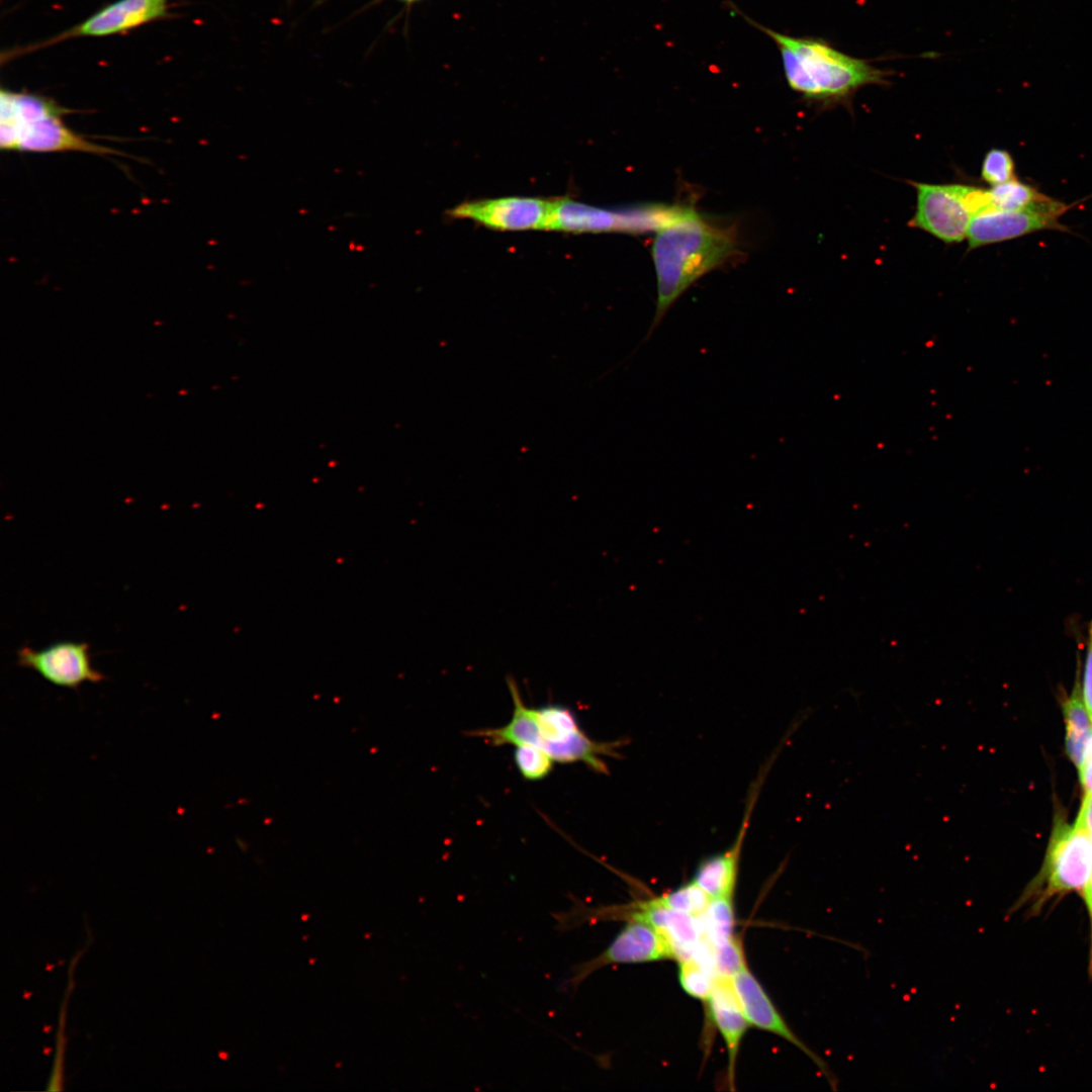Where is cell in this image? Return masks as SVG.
I'll return each mask as SVG.
<instances>
[{
  "label": "cell",
  "mask_w": 1092,
  "mask_h": 1092,
  "mask_svg": "<svg viewBox=\"0 0 1092 1092\" xmlns=\"http://www.w3.org/2000/svg\"><path fill=\"white\" fill-rule=\"evenodd\" d=\"M737 251L734 228L721 225L692 207L658 230L652 246L656 309L646 339L693 283L724 265Z\"/></svg>",
  "instance_id": "obj_1"
},
{
  "label": "cell",
  "mask_w": 1092,
  "mask_h": 1092,
  "mask_svg": "<svg viewBox=\"0 0 1092 1092\" xmlns=\"http://www.w3.org/2000/svg\"><path fill=\"white\" fill-rule=\"evenodd\" d=\"M749 22L777 44L787 83L810 102L824 107L849 104L859 89L888 84L889 71L849 56L824 39L793 36Z\"/></svg>",
  "instance_id": "obj_2"
},
{
  "label": "cell",
  "mask_w": 1092,
  "mask_h": 1092,
  "mask_svg": "<svg viewBox=\"0 0 1092 1092\" xmlns=\"http://www.w3.org/2000/svg\"><path fill=\"white\" fill-rule=\"evenodd\" d=\"M507 684L514 706L510 721L500 727L469 731L468 735L483 738L494 746L533 745L549 754L555 762H582L599 774H607L608 766L603 758L617 756L616 748L621 742H599L589 738L568 707L560 704L529 707L514 678H508Z\"/></svg>",
  "instance_id": "obj_3"
},
{
  "label": "cell",
  "mask_w": 1092,
  "mask_h": 1092,
  "mask_svg": "<svg viewBox=\"0 0 1092 1092\" xmlns=\"http://www.w3.org/2000/svg\"><path fill=\"white\" fill-rule=\"evenodd\" d=\"M0 104L2 150L120 155L114 149L93 143L68 127L63 119L66 109L48 98L2 90Z\"/></svg>",
  "instance_id": "obj_4"
},
{
  "label": "cell",
  "mask_w": 1092,
  "mask_h": 1092,
  "mask_svg": "<svg viewBox=\"0 0 1092 1092\" xmlns=\"http://www.w3.org/2000/svg\"><path fill=\"white\" fill-rule=\"evenodd\" d=\"M1092 872V836L1059 813L1037 874L1026 885L1007 916L1023 911L1039 915L1043 908L1068 894L1079 892Z\"/></svg>",
  "instance_id": "obj_5"
},
{
  "label": "cell",
  "mask_w": 1092,
  "mask_h": 1092,
  "mask_svg": "<svg viewBox=\"0 0 1092 1092\" xmlns=\"http://www.w3.org/2000/svg\"><path fill=\"white\" fill-rule=\"evenodd\" d=\"M915 212L909 221L946 244L967 239L973 217L992 208L989 190L963 184L912 182Z\"/></svg>",
  "instance_id": "obj_6"
},
{
  "label": "cell",
  "mask_w": 1092,
  "mask_h": 1092,
  "mask_svg": "<svg viewBox=\"0 0 1092 1092\" xmlns=\"http://www.w3.org/2000/svg\"><path fill=\"white\" fill-rule=\"evenodd\" d=\"M687 208L681 205L644 204L611 209L564 197L552 200L546 230L575 234L657 232L675 220Z\"/></svg>",
  "instance_id": "obj_7"
},
{
  "label": "cell",
  "mask_w": 1092,
  "mask_h": 1092,
  "mask_svg": "<svg viewBox=\"0 0 1092 1092\" xmlns=\"http://www.w3.org/2000/svg\"><path fill=\"white\" fill-rule=\"evenodd\" d=\"M1067 209L1063 202L1044 196L1019 210L989 209L981 212L970 223L968 250L1041 230L1067 231L1059 221Z\"/></svg>",
  "instance_id": "obj_8"
},
{
  "label": "cell",
  "mask_w": 1092,
  "mask_h": 1092,
  "mask_svg": "<svg viewBox=\"0 0 1092 1092\" xmlns=\"http://www.w3.org/2000/svg\"><path fill=\"white\" fill-rule=\"evenodd\" d=\"M670 959H675L673 948L653 926L630 919L600 956L572 968L568 984L575 990L590 974L609 965Z\"/></svg>",
  "instance_id": "obj_9"
},
{
  "label": "cell",
  "mask_w": 1092,
  "mask_h": 1092,
  "mask_svg": "<svg viewBox=\"0 0 1092 1092\" xmlns=\"http://www.w3.org/2000/svg\"><path fill=\"white\" fill-rule=\"evenodd\" d=\"M85 642L60 641L40 650L23 646L17 650V664L36 671L49 682L77 689L83 682H100L104 675L95 669Z\"/></svg>",
  "instance_id": "obj_10"
},
{
  "label": "cell",
  "mask_w": 1092,
  "mask_h": 1092,
  "mask_svg": "<svg viewBox=\"0 0 1092 1092\" xmlns=\"http://www.w3.org/2000/svg\"><path fill=\"white\" fill-rule=\"evenodd\" d=\"M551 203L539 197L510 196L462 202L448 213L499 231L546 230Z\"/></svg>",
  "instance_id": "obj_11"
},
{
  "label": "cell",
  "mask_w": 1092,
  "mask_h": 1092,
  "mask_svg": "<svg viewBox=\"0 0 1092 1092\" xmlns=\"http://www.w3.org/2000/svg\"><path fill=\"white\" fill-rule=\"evenodd\" d=\"M731 981L749 1025L774 1033L797 1046L819 1068L830 1087L837 1090L838 1080L827 1063L791 1029L748 968L735 975Z\"/></svg>",
  "instance_id": "obj_12"
},
{
  "label": "cell",
  "mask_w": 1092,
  "mask_h": 1092,
  "mask_svg": "<svg viewBox=\"0 0 1092 1092\" xmlns=\"http://www.w3.org/2000/svg\"><path fill=\"white\" fill-rule=\"evenodd\" d=\"M170 0H117L91 15L67 33L71 36H106L163 17Z\"/></svg>",
  "instance_id": "obj_13"
},
{
  "label": "cell",
  "mask_w": 1092,
  "mask_h": 1092,
  "mask_svg": "<svg viewBox=\"0 0 1092 1092\" xmlns=\"http://www.w3.org/2000/svg\"><path fill=\"white\" fill-rule=\"evenodd\" d=\"M630 919H638L653 926L671 945L675 959H692L703 942L698 916L654 904L643 902Z\"/></svg>",
  "instance_id": "obj_14"
},
{
  "label": "cell",
  "mask_w": 1092,
  "mask_h": 1092,
  "mask_svg": "<svg viewBox=\"0 0 1092 1092\" xmlns=\"http://www.w3.org/2000/svg\"><path fill=\"white\" fill-rule=\"evenodd\" d=\"M711 1018L722 1035L728 1053L730 1084L741 1040L749 1026L731 980L717 978L707 1000Z\"/></svg>",
  "instance_id": "obj_15"
},
{
  "label": "cell",
  "mask_w": 1092,
  "mask_h": 1092,
  "mask_svg": "<svg viewBox=\"0 0 1092 1092\" xmlns=\"http://www.w3.org/2000/svg\"><path fill=\"white\" fill-rule=\"evenodd\" d=\"M751 809L749 807L746 811L744 823L734 844L724 852L705 858L696 869L692 881L712 899L733 898L734 896L738 862Z\"/></svg>",
  "instance_id": "obj_16"
},
{
  "label": "cell",
  "mask_w": 1092,
  "mask_h": 1092,
  "mask_svg": "<svg viewBox=\"0 0 1092 1092\" xmlns=\"http://www.w3.org/2000/svg\"><path fill=\"white\" fill-rule=\"evenodd\" d=\"M1062 711L1066 728V752L1078 769L1092 736V720L1082 698L1079 677L1076 678L1070 695L1063 701Z\"/></svg>",
  "instance_id": "obj_17"
},
{
  "label": "cell",
  "mask_w": 1092,
  "mask_h": 1092,
  "mask_svg": "<svg viewBox=\"0 0 1092 1092\" xmlns=\"http://www.w3.org/2000/svg\"><path fill=\"white\" fill-rule=\"evenodd\" d=\"M698 920L703 940L712 947L725 942L734 935L733 898L712 899Z\"/></svg>",
  "instance_id": "obj_18"
},
{
  "label": "cell",
  "mask_w": 1092,
  "mask_h": 1092,
  "mask_svg": "<svg viewBox=\"0 0 1092 1092\" xmlns=\"http://www.w3.org/2000/svg\"><path fill=\"white\" fill-rule=\"evenodd\" d=\"M992 209L1019 210L1043 198L1035 188L1013 179L989 189Z\"/></svg>",
  "instance_id": "obj_19"
},
{
  "label": "cell",
  "mask_w": 1092,
  "mask_h": 1092,
  "mask_svg": "<svg viewBox=\"0 0 1092 1092\" xmlns=\"http://www.w3.org/2000/svg\"><path fill=\"white\" fill-rule=\"evenodd\" d=\"M712 898L691 881L680 887L651 899L656 905L681 911L694 916H700L709 906Z\"/></svg>",
  "instance_id": "obj_20"
},
{
  "label": "cell",
  "mask_w": 1092,
  "mask_h": 1092,
  "mask_svg": "<svg viewBox=\"0 0 1092 1092\" xmlns=\"http://www.w3.org/2000/svg\"><path fill=\"white\" fill-rule=\"evenodd\" d=\"M715 973L695 959L678 961V982L684 991L699 1000L709 999L716 982Z\"/></svg>",
  "instance_id": "obj_21"
},
{
  "label": "cell",
  "mask_w": 1092,
  "mask_h": 1092,
  "mask_svg": "<svg viewBox=\"0 0 1092 1092\" xmlns=\"http://www.w3.org/2000/svg\"><path fill=\"white\" fill-rule=\"evenodd\" d=\"M514 759L519 772L528 781H540L546 778L555 762L541 748L528 744L516 746Z\"/></svg>",
  "instance_id": "obj_22"
},
{
  "label": "cell",
  "mask_w": 1092,
  "mask_h": 1092,
  "mask_svg": "<svg viewBox=\"0 0 1092 1092\" xmlns=\"http://www.w3.org/2000/svg\"><path fill=\"white\" fill-rule=\"evenodd\" d=\"M713 965L716 978L727 980L747 968L743 946L735 935L713 947Z\"/></svg>",
  "instance_id": "obj_23"
},
{
  "label": "cell",
  "mask_w": 1092,
  "mask_h": 1092,
  "mask_svg": "<svg viewBox=\"0 0 1092 1092\" xmlns=\"http://www.w3.org/2000/svg\"><path fill=\"white\" fill-rule=\"evenodd\" d=\"M981 178L991 186L999 185L1015 177V166L1011 155L1001 149H991L983 159Z\"/></svg>",
  "instance_id": "obj_24"
},
{
  "label": "cell",
  "mask_w": 1092,
  "mask_h": 1092,
  "mask_svg": "<svg viewBox=\"0 0 1092 1092\" xmlns=\"http://www.w3.org/2000/svg\"><path fill=\"white\" fill-rule=\"evenodd\" d=\"M1081 693L1086 709L1092 720V621L1088 627Z\"/></svg>",
  "instance_id": "obj_25"
},
{
  "label": "cell",
  "mask_w": 1092,
  "mask_h": 1092,
  "mask_svg": "<svg viewBox=\"0 0 1092 1092\" xmlns=\"http://www.w3.org/2000/svg\"><path fill=\"white\" fill-rule=\"evenodd\" d=\"M1080 894L1086 909L1089 923V950L1087 972L1089 978L1092 980V872L1085 885L1081 889Z\"/></svg>",
  "instance_id": "obj_26"
},
{
  "label": "cell",
  "mask_w": 1092,
  "mask_h": 1092,
  "mask_svg": "<svg viewBox=\"0 0 1092 1092\" xmlns=\"http://www.w3.org/2000/svg\"><path fill=\"white\" fill-rule=\"evenodd\" d=\"M1078 771L1084 793H1092V736L1087 745L1083 760L1078 767Z\"/></svg>",
  "instance_id": "obj_27"
},
{
  "label": "cell",
  "mask_w": 1092,
  "mask_h": 1092,
  "mask_svg": "<svg viewBox=\"0 0 1092 1092\" xmlns=\"http://www.w3.org/2000/svg\"><path fill=\"white\" fill-rule=\"evenodd\" d=\"M1075 824L1092 836V793H1084Z\"/></svg>",
  "instance_id": "obj_28"
},
{
  "label": "cell",
  "mask_w": 1092,
  "mask_h": 1092,
  "mask_svg": "<svg viewBox=\"0 0 1092 1092\" xmlns=\"http://www.w3.org/2000/svg\"><path fill=\"white\" fill-rule=\"evenodd\" d=\"M400 1H403L405 3H414V2L419 1V0H400Z\"/></svg>",
  "instance_id": "obj_29"
}]
</instances>
